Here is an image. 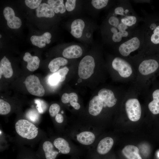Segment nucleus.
Returning <instances> with one entry per match:
<instances>
[{
	"label": "nucleus",
	"mask_w": 159,
	"mask_h": 159,
	"mask_svg": "<svg viewBox=\"0 0 159 159\" xmlns=\"http://www.w3.org/2000/svg\"><path fill=\"white\" fill-rule=\"evenodd\" d=\"M16 131L21 137L27 139L35 138L38 133V128L32 123L25 119H20L15 124Z\"/></svg>",
	"instance_id": "1"
},
{
	"label": "nucleus",
	"mask_w": 159,
	"mask_h": 159,
	"mask_svg": "<svg viewBox=\"0 0 159 159\" xmlns=\"http://www.w3.org/2000/svg\"><path fill=\"white\" fill-rule=\"evenodd\" d=\"M95 66L94 58L90 55L84 57L80 61L78 66V74L80 78L86 79L92 74Z\"/></svg>",
	"instance_id": "2"
},
{
	"label": "nucleus",
	"mask_w": 159,
	"mask_h": 159,
	"mask_svg": "<svg viewBox=\"0 0 159 159\" xmlns=\"http://www.w3.org/2000/svg\"><path fill=\"white\" fill-rule=\"evenodd\" d=\"M26 88L31 94L39 97L43 96L45 90L41 84L39 78L34 75L27 76L24 82Z\"/></svg>",
	"instance_id": "3"
},
{
	"label": "nucleus",
	"mask_w": 159,
	"mask_h": 159,
	"mask_svg": "<svg viewBox=\"0 0 159 159\" xmlns=\"http://www.w3.org/2000/svg\"><path fill=\"white\" fill-rule=\"evenodd\" d=\"M125 106L129 119L133 122L138 120L141 117V109L138 100L135 98L129 99L126 101Z\"/></svg>",
	"instance_id": "4"
},
{
	"label": "nucleus",
	"mask_w": 159,
	"mask_h": 159,
	"mask_svg": "<svg viewBox=\"0 0 159 159\" xmlns=\"http://www.w3.org/2000/svg\"><path fill=\"white\" fill-rule=\"evenodd\" d=\"M112 65L113 68L117 71L120 75L122 77H128L132 73L130 65L120 58H115L112 61Z\"/></svg>",
	"instance_id": "5"
},
{
	"label": "nucleus",
	"mask_w": 159,
	"mask_h": 159,
	"mask_svg": "<svg viewBox=\"0 0 159 159\" xmlns=\"http://www.w3.org/2000/svg\"><path fill=\"white\" fill-rule=\"evenodd\" d=\"M3 14L9 28L17 29L21 27V21L19 18L15 16L14 12L12 8L9 6L6 7L3 10Z\"/></svg>",
	"instance_id": "6"
},
{
	"label": "nucleus",
	"mask_w": 159,
	"mask_h": 159,
	"mask_svg": "<svg viewBox=\"0 0 159 159\" xmlns=\"http://www.w3.org/2000/svg\"><path fill=\"white\" fill-rule=\"evenodd\" d=\"M140 45L139 39L137 37H134L120 46L119 52L124 56H128L131 52L137 49L139 47Z\"/></svg>",
	"instance_id": "7"
},
{
	"label": "nucleus",
	"mask_w": 159,
	"mask_h": 159,
	"mask_svg": "<svg viewBox=\"0 0 159 159\" xmlns=\"http://www.w3.org/2000/svg\"><path fill=\"white\" fill-rule=\"evenodd\" d=\"M158 67V63L156 60L152 59L145 60L140 63L138 69L141 74L146 75L156 71Z\"/></svg>",
	"instance_id": "8"
},
{
	"label": "nucleus",
	"mask_w": 159,
	"mask_h": 159,
	"mask_svg": "<svg viewBox=\"0 0 159 159\" xmlns=\"http://www.w3.org/2000/svg\"><path fill=\"white\" fill-rule=\"evenodd\" d=\"M98 95L106 106L108 107H112L116 104L117 100L112 90L105 88L102 89L99 91Z\"/></svg>",
	"instance_id": "9"
},
{
	"label": "nucleus",
	"mask_w": 159,
	"mask_h": 159,
	"mask_svg": "<svg viewBox=\"0 0 159 159\" xmlns=\"http://www.w3.org/2000/svg\"><path fill=\"white\" fill-rule=\"evenodd\" d=\"M104 105V102L102 99L98 95L95 96L89 103V113L93 116L98 115L101 112Z\"/></svg>",
	"instance_id": "10"
},
{
	"label": "nucleus",
	"mask_w": 159,
	"mask_h": 159,
	"mask_svg": "<svg viewBox=\"0 0 159 159\" xmlns=\"http://www.w3.org/2000/svg\"><path fill=\"white\" fill-rule=\"evenodd\" d=\"M113 144V140L110 137H106L102 139L97 145L96 149L97 154L103 155L107 154L112 148Z\"/></svg>",
	"instance_id": "11"
},
{
	"label": "nucleus",
	"mask_w": 159,
	"mask_h": 159,
	"mask_svg": "<svg viewBox=\"0 0 159 159\" xmlns=\"http://www.w3.org/2000/svg\"><path fill=\"white\" fill-rule=\"evenodd\" d=\"M44 159H56L59 152L55 149L54 145L49 141H45L43 144Z\"/></svg>",
	"instance_id": "12"
},
{
	"label": "nucleus",
	"mask_w": 159,
	"mask_h": 159,
	"mask_svg": "<svg viewBox=\"0 0 159 159\" xmlns=\"http://www.w3.org/2000/svg\"><path fill=\"white\" fill-rule=\"evenodd\" d=\"M51 37V34L49 32H46L41 36H32L30 40L33 45L42 48L45 47L46 44H49L50 42Z\"/></svg>",
	"instance_id": "13"
},
{
	"label": "nucleus",
	"mask_w": 159,
	"mask_h": 159,
	"mask_svg": "<svg viewBox=\"0 0 159 159\" xmlns=\"http://www.w3.org/2000/svg\"><path fill=\"white\" fill-rule=\"evenodd\" d=\"M82 54V49L79 45H74L65 49L62 52V55L65 58L71 59L78 58Z\"/></svg>",
	"instance_id": "14"
},
{
	"label": "nucleus",
	"mask_w": 159,
	"mask_h": 159,
	"mask_svg": "<svg viewBox=\"0 0 159 159\" xmlns=\"http://www.w3.org/2000/svg\"><path fill=\"white\" fill-rule=\"evenodd\" d=\"M85 26V22L82 20L77 19L74 20L71 25V34L76 38H80L82 35Z\"/></svg>",
	"instance_id": "15"
},
{
	"label": "nucleus",
	"mask_w": 159,
	"mask_h": 159,
	"mask_svg": "<svg viewBox=\"0 0 159 159\" xmlns=\"http://www.w3.org/2000/svg\"><path fill=\"white\" fill-rule=\"evenodd\" d=\"M23 60L27 62L26 68L30 71L33 72L39 67L40 60L37 56H32L28 52H26L23 57Z\"/></svg>",
	"instance_id": "16"
},
{
	"label": "nucleus",
	"mask_w": 159,
	"mask_h": 159,
	"mask_svg": "<svg viewBox=\"0 0 159 159\" xmlns=\"http://www.w3.org/2000/svg\"><path fill=\"white\" fill-rule=\"evenodd\" d=\"M78 141L84 145H89L93 143L95 139V136L92 132L89 131L81 132L76 135Z\"/></svg>",
	"instance_id": "17"
},
{
	"label": "nucleus",
	"mask_w": 159,
	"mask_h": 159,
	"mask_svg": "<svg viewBox=\"0 0 159 159\" xmlns=\"http://www.w3.org/2000/svg\"><path fill=\"white\" fill-rule=\"evenodd\" d=\"M54 146L62 154H67L71 151V148L68 142L62 138H58L54 140L53 142Z\"/></svg>",
	"instance_id": "18"
},
{
	"label": "nucleus",
	"mask_w": 159,
	"mask_h": 159,
	"mask_svg": "<svg viewBox=\"0 0 159 159\" xmlns=\"http://www.w3.org/2000/svg\"><path fill=\"white\" fill-rule=\"evenodd\" d=\"M122 152L128 159H142L139 154V150L136 146L128 145L123 148Z\"/></svg>",
	"instance_id": "19"
},
{
	"label": "nucleus",
	"mask_w": 159,
	"mask_h": 159,
	"mask_svg": "<svg viewBox=\"0 0 159 159\" xmlns=\"http://www.w3.org/2000/svg\"><path fill=\"white\" fill-rule=\"evenodd\" d=\"M36 10V15L38 17L52 18L54 16L55 14L52 9L48 4L46 3L41 4Z\"/></svg>",
	"instance_id": "20"
},
{
	"label": "nucleus",
	"mask_w": 159,
	"mask_h": 159,
	"mask_svg": "<svg viewBox=\"0 0 159 159\" xmlns=\"http://www.w3.org/2000/svg\"><path fill=\"white\" fill-rule=\"evenodd\" d=\"M0 69L2 70L3 75L5 78H10L12 76L13 71L11 62L5 56L1 60Z\"/></svg>",
	"instance_id": "21"
},
{
	"label": "nucleus",
	"mask_w": 159,
	"mask_h": 159,
	"mask_svg": "<svg viewBox=\"0 0 159 159\" xmlns=\"http://www.w3.org/2000/svg\"><path fill=\"white\" fill-rule=\"evenodd\" d=\"M153 100L148 104V108L153 114H159V89L154 91L153 93Z\"/></svg>",
	"instance_id": "22"
},
{
	"label": "nucleus",
	"mask_w": 159,
	"mask_h": 159,
	"mask_svg": "<svg viewBox=\"0 0 159 159\" xmlns=\"http://www.w3.org/2000/svg\"><path fill=\"white\" fill-rule=\"evenodd\" d=\"M67 60L63 57H59L52 60L48 65V68L51 72L55 73L59 69L60 67L67 64Z\"/></svg>",
	"instance_id": "23"
},
{
	"label": "nucleus",
	"mask_w": 159,
	"mask_h": 159,
	"mask_svg": "<svg viewBox=\"0 0 159 159\" xmlns=\"http://www.w3.org/2000/svg\"><path fill=\"white\" fill-rule=\"evenodd\" d=\"M63 0H49L48 4L54 13H64L66 11L65 6Z\"/></svg>",
	"instance_id": "24"
},
{
	"label": "nucleus",
	"mask_w": 159,
	"mask_h": 159,
	"mask_svg": "<svg viewBox=\"0 0 159 159\" xmlns=\"http://www.w3.org/2000/svg\"><path fill=\"white\" fill-rule=\"evenodd\" d=\"M78 99L77 95L74 92H72L69 94L64 93L61 97L62 101L64 104L67 103L70 101L77 102Z\"/></svg>",
	"instance_id": "25"
},
{
	"label": "nucleus",
	"mask_w": 159,
	"mask_h": 159,
	"mask_svg": "<svg viewBox=\"0 0 159 159\" xmlns=\"http://www.w3.org/2000/svg\"><path fill=\"white\" fill-rule=\"evenodd\" d=\"M11 107L9 103L4 100L0 99V114L6 115L10 111Z\"/></svg>",
	"instance_id": "26"
},
{
	"label": "nucleus",
	"mask_w": 159,
	"mask_h": 159,
	"mask_svg": "<svg viewBox=\"0 0 159 159\" xmlns=\"http://www.w3.org/2000/svg\"><path fill=\"white\" fill-rule=\"evenodd\" d=\"M27 118L31 121L36 123L38 122L39 119V115L35 110L31 109L29 110L26 113Z\"/></svg>",
	"instance_id": "27"
},
{
	"label": "nucleus",
	"mask_w": 159,
	"mask_h": 159,
	"mask_svg": "<svg viewBox=\"0 0 159 159\" xmlns=\"http://www.w3.org/2000/svg\"><path fill=\"white\" fill-rule=\"evenodd\" d=\"M108 2L107 0H92L91 4L95 8L100 9L106 6Z\"/></svg>",
	"instance_id": "28"
},
{
	"label": "nucleus",
	"mask_w": 159,
	"mask_h": 159,
	"mask_svg": "<svg viewBox=\"0 0 159 159\" xmlns=\"http://www.w3.org/2000/svg\"><path fill=\"white\" fill-rule=\"evenodd\" d=\"M122 23L127 26H131L135 24L137 21L136 17L134 16H127L121 20Z\"/></svg>",
	"instance_id": "29"
},
{
	"label": "nucleus",
	"mask_w": 159,
	"mask_h": 159,
	"mask_svg": "<svg viewBox=\"0 0 159 159\" xmlns=\"http://www.w3.org/2000/svg\"><path fill=\"white\" fill-rule=\"evenodd\" d=\"M41 0H26L25 1L26 5L31 9L37 8L41 4Z\"/></svg>",
	"instance_id": "30"
},
{
	"label": "nucleus",
	"mask_w": 159,
	"mask_h": 159,
	"mask_svg": "<svg viewBox=\"0 0 159 159\" xmlns=\"http://www.w3.org/2000/svg\"><path fill=\"white\" fill-rule=\"evenodd\" d=\"M60 107L57 104L54 103L50 106L49 112L51 116L54 117L58 114L60 110Z\"/></svg>",
	"instance_id": "31"
},
{
	"label": "nucleus",
	"mask_w": 159,
	"mask_h": 159,
	"mask_svg": "<svg viewBox=\"0 0 159 159\" xmlns=\"http://www.w3.org/2000/svg\"><path fill=\"white\" fill-rule=\"evenodd\" d=\"M60 76L57 72L51 75L49 78V84L52 85H55L60 82Z\"/></svg>",
	"instance_id": "32"
},
{
	"label": "nucleus",
	"mask_w": 159,
	"mask_h": 159,
	"mask_svg": "<svg viewBox=\"0 0 159 159\" xmlns=\"http://www.w3.org/2000/svg\"><path fill=\"white\" fill-rule=\"evenodd\" d=\"M35 103L37 104L36 107L40 113H43L46 110L47 106L46 103L44 102L40 99H37L35 101Z\"/></svg>",
	"instance_id": "33"
},
{
	"label": "nucleus",
	"mask_w": 159,
	"mask_h": 159,
	"mask_svg": "<svg viewBox=\"0 0 159 159\" xmlns=\"http://www.w3.org/2000/svg\"><path fill=\"white\" fill-rule=\"evenodd\" d=\"M111 31L113 34L112 37L113 41L115 42L120 41L122 37L121 33L120 32H118L117 29L115 27L111 28Z\"/></svg>",
	"instance_id": "34"
},
{
	"label": "nucleus",
	"mask_w": 159,
	"mask_h": 159,
	"mask_svg": "<svg viewBox=\"0 0 159 159\" xmlns=\"http://www.w3.org/2000/svg\"><path fill=\"white\" fill-rule=\"evenodd\" d=\"M152 42L155 44L159 43V26L156 27L153 31L151 37Z\"/></svg>",
	"instance_id": "35"
},
{
	"label": "nucleus",
	"mask_w": 159,
	"mask_h": 159,
	"mask_svg": "<svg viewBox=\"0 0 159 159\" xmlns=\"http://www.w3.org/2000/svg\"><path fill=\"white\" fill-rule=\"evenodd\" d=\"M75 0H67L65 4V6L66 9L68 11H71L73 10L76 6Z\"/></svg>",
	"instance_id": "36"
},
{
	"label": "nucleus",
	"mask_w": 159,
	"mask_h": 159,
	"mask_svg": "<svg viewBox=\"0 0 159 159\" xmlns=\"http://www.w3.org/2000/svg\"><path fill=\"white\" fill-rule=\"evenodd\" d=\"M69 71V69L65 67L59 70L57 72L60 76V82L64 81L66 78V76Z\"/></svg>",
	"instance_id": "37"
},
{
	"label": "nucleus",
	"mask_w": 159,
	"mask_h": 159,
	"mask_svg": "<svg viewBox=\"0 0 159 159\" xmlns=\"http://www.w3.org/2000/svg\"><path fill=\"white\" fill-rule=\"evenodd\" d=\"M117 28L121 33L122 37H126L128 36V33L125 31V29L127 28V26L121 22L119 24Z\"/></svg>",
	"instance_id": "38"
},
{
	"label": "nucleus",
	"mask_w": 159,
	"mask_h": 159,
	"mask_svg": "<svg viewBox=\"0 0 159 159\" xmlns=\"http://www.w3.org/2000/svg\"><path fill=\"white\" fill-rule=\"evenodd\" d=\"M109 24L115 27H117L119 25V20L116 17L112 16L110 17L108 20Z\"/></svg>",
	"instance_id": "39"
},
{
	"label": "nucleus",
	"mask_w": 159,
	"mask_h": 159,
	"mask_svg": "<svg viewBox=\"0 0 159 159\" xmlns=\"http://www.w3.org/2000/svg\"><path fill=\"white\" fill-rule=\"evenodd\" d=\"M19 156V159H38L37 157L33 154H26L21 155Z\"/></svg>",
	"instance_id": "40"
},
{
	"label": "nucleus",
	"mask_w": 159,
	"mask_h": 159,
	"mask_svg": "<svg viewBox=\"0 0 159 159\" xmlns=\"http://www.w3.org/2000/svg\"><path fill=\"white\" fill-rule=\"evenodd\" d=\"M124 9L122 7H117L115 9V12L117 14L124 15Z\"/></svg>",
	"instance_id": "41"
},
{
	"label": "nucleus",
	"mask_w": 159,
	"mask_h": 159,
	"mask_svg": "<svg viewBox=\"0 0 159 159\" xmlns=\"http://www.w3.org/2000/svg\"><path fill=\"white\" fill-rule=\"evenodd\" d=\"M55 120L58 123H62L63 122L64 118L63 116L60 114H58L55 116Z\"/></svg>",
	"instance_id": "42"
},
{
	"label": "nucleus",
	"mask_w": 159,
	"mask_h": 159,
	"mask_svg": "<svg viewBox=\"0 0 159 159\" xmlns=\"http://www.w3.org/2000/svg\"><path fill=\"white\" fill-rule=\"evenodd\" d=\"M69 103L71 106L73 107L74 109L78 110L80 109V106L77 102L70 101Z\"/></svg>",
	"instance_id": "43"
},
{
	"label": "nucleus",
	"mask_w": 159,
	"mask_h": 159,
	"mask_svg": "<svg viewBox=\"0 0 159 159\" xmlns=\"http://www.w3.org/2000/svg\"><path fill=\"white\" fill-rule=\"evenodd\" d=\"M156 26V25H155V24H153L151 25L150 27L151 29H155V28Z\"/></svg>",
	"instance_id": "44"
},
{
	"label": "nucleus",
	"mask_w": 159,
	"mask_h": 159,
	"mask_svg": "<svg viewBox=\"0 0 159 159\" xmlns=\"http://www.w3.org/2000/svg\"><path fill=\"white\" fill-rule=\"evenodd\" d=\"M2 75H3V72L1 69H0V79L1 77V76Z\"/></svg>",
	"instance_id": "45"
},
{
	"label": "nucleus",
	"mask_w": 159,
	"mask_h": 159,
	"mask_svg": "<svg viewBox=\"0 0 159 159\" xmlns=\"http://www.w3.org/2000/svg\"><path fill=\"white\" fill-rule=\"evenodd\" d=\"M129 11V10L128 9H126L125 10V11H124V12L126 14Z\"/></svg>",
	"instance_id": "46"
},
{
	"label": "nucleus",
	"mask_w": 159,
	"mask_h": 159,
	"mask_svg": "<svg viewBox=\"0 0 159 159\" xmlns=\"http://www.w3.org/2000/svg\"><path fill=\"white\" fill-rule=\"evenodd\" d=\"M158 157L159 158V152L158 153Z\"/></svg>",
	"instance_id": "47"
},
{
	"label": "nucleus",
	"mask_w": 159,
	"mask_h": 159,
	"mask_svg": "<svg viewBox=\"0 0 159 159\" xmlns=\"http://www.w3.org/2000/svg\"><path fill=\"white\" fill-rule=\"evenodd\" d=\"M0 38H1V34L0 35Z\"/></svg>",
	"instance_id": "48"
}]
</instances>
